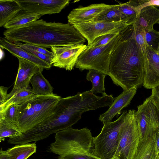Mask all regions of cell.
Returning a JSON list of instances; mask_svg holds the SVG:
<instances>
[{
  "label": "cell",
  "instance_id": "obj_40",
  "mask_svg": "<svg viewBox=\"0 0 159 159\" xmlns=\"http://www.w3.org/2000/svg\"><path fill=\"white\" fill-rule=\"evenodd\" d=\"M157 23L158 24H159V20H158V21H157Z\"/></svg>",
  "mask_w": 159,
  "mask_h": 159
},
{
  "label": "cell",
  "instance_id": "obj_39",
  "mask_svg": "<svg viewBox=\"0 0 159 159\" xmlns=\"http://www.w3.org/2000/svg\"><path fill=\"white\" fill-rule=\"evenodd\" d=\"M157 159H159V154H158L157 155Z\"/></svg>",
  "mask_w": 159,
  "mask_h": 159
},
{
  "label": "cell",
  "instance_id": "obj_29",
  "mask_svg": "<svg viewBox=\"0 0 159 159\" xmlns=\"http://www.w3.org/2000/svg\"><path fill=\"white\" fill-rule=\"evenodd\" d=\"M145 39L147 44L155 50H157L159 44V33L154 29L145 31Z\"/></svg>",
  "mask_w": 159,
  "mask_h": 159
},
{
  "label": "cell",
  "instance_id": "obj_1",
  "mask_svg": "<svg viewBox=\"0 0 159 159\" xmlns=\"http://www.w3.org/2000/svg\"><path fill=\"white\" fill-rule=\"evenodd\" d=\"M3 34L12 42H24L45 48L84 44L86 40L69 23L48 22L43 19L7 29Z\"/></svg>",
  "mask_w": 159,
  "mask_h": 159
},
{
  "label": "cell",
  "instance_id": "obj_23",
  "mask_svg": "<svg viewBox=\"0 0 159 159\" xmlns=\"http://www.w3.org/2000/svg\"><path fill=\"white\" fill-rule=\"evenodd\" d=\"M88 70L86 79L92 83V87L90 90L94 93H99L103 96L107 95L104 87L105 78L107 75L96 70Z\"/></svg>",
  "mask_w": 159,
  "mask_h": 159
},
{
  "label": "cell",
  "instance_id": "obj_34",
  "mask_svg": "<svg viewBox=\"0 0 159 159\" xmlns=\"http://www.w3.org/2000/svg\"><path fill=\"white\" fill-rule=\"evenodd\" d=\"M8 88L1 86L0 87V106L3 105L7 100Z\"/></svg>",
  "mask_w": 159,
  "mask_h": 159
},
{
  "label": "cell",
  "instance_id": "obj_7",
  "mask_svg": "<svg viewBox=\"0 0 159 159\" xmlns=\"http://www.w3.org/2000/svg\"><path fill=\"white\" fill-rule=\"evenodd\" d=\"M135 112L134 110L127 112L120 131L118 145L113 158L134 159L140 139Z\"/></svg>",
  "mask_w": 159,
  "mask_h": 159
},
{
  "label": "cell",
  "instance_id": "obj_24",
  "mask_svg": "<svg viewBox=\"0 0 159 159\" xmlns=\"http://www.w3.org/2000/svg\"><path fill=\"white\" fill-rule=\"evenodd\" d=\"M30 88L29 87L16 93L3 105L0 106V113L3 112L13 104L20 105L35 95L32 89Z\"/></svg>",
  "mask_w": 159,
  "mask_h": 159
},
{
  "label": "cell",
  "instance_id": "obj_26",
  "mask_svg": "<svg viewBox=\"0 0 159 159\" xmlns=\"http://www.w3.org/2000/svg\"><path fill=\"white\" fill-rule=\"evenodd\" d=\"M22 134L14 124L0 118V142L4 141L6 138H15L20 136Z\"/></svg>",
  "mask_w": 159,
  "mask_h": 159
},
{
  "label": "cell",
  "instance_id": "obj_6",
  "mask_svg": "<svg viewBox=\"0 0 159 159\" xmlns=\"http://www.w3.org/2000/svg\"><path fill=\"white\" fill-rule=\"evenodd\" d=\"M128 111H124L116 120L103 123L101 131L93 137L94 155L98 159H112L116 151L119 135Z\"/></svg>",
  "mask_w": 159,
  "mask_h": 159
},
{
  "label": "cell",
  "instance_id": "obj_32",
  "mask_svg": "<svg viewBox=\"0 0 159 159\" xmlns=\"http://www.w3.org/2000/svg\"><path fill=\"white\" fill-rule=\"evenodd\" d=\"M150 6H159V0H139L138 4L135 7L137 11L139 14L143 8Z\"/></svg>",
  "mask_w": 159,
  "mask_h": 159
},
{
  "label": "cell",
  "instance_id": "obj_8",
  "mask_svg": "<svg viewBox=\"0 0 159 159\" xmlns=\"http://www.w3.org/2000/svg\"><path fill=\"white\" fill-rule=\"evenodd\" d=\"M133 24V22L123 20L111 23L92 21L72 25L87 40L88 45H90L98 37L107 34L119 33L126 31Z\"/></svg>",
  "mask_w": 159,
  "mask_h": 159
},
{
  "label": "cell",
  "instance_id": "obj_11",
  "mask_svg": "<svg viewBox=\"0 0 159 159\" xmlns=\"http://www.w3.org/2000/svg\"><path fill=\"white\" fill-rule=\"evenodd\" d=\"M22 9L40 16L57 14L70 3V0H16Z\"/></svg>",
  "mask_w": 159,
  "mask_h": 159
},
{
  "label": "cell",
  "instance_id": "obj_41",
  "mask_svg": "<svg viewBox=\"0 0 159 159\" xmlns=\"http://www.w3.org/2000/svg\"><path fill=\"white\" fill-rule=\"evenodd\" d=\"M112 159H116L115 158H113Z\"/></svg>",
  "mask_w": 159,
  "mask_h": 159
},
{
  "label": "cell",
  "instance_id": "obj_9",
  "mask_svg": "<svg viewBox=\"0 0 159 159\" xmlns=\"http://www.w3.org/2000/svg\"><path fill=\"white\" fill-rule=\"evenodd\" d=\"M137 109L135 115L140 139L150 137L159 130V114L149 98Z\"/></svg>",
  "mask_w": 159,
  "mask_h": 159
},
{
  "label": "cell",
  "instance_id": "obj_22",
  "mask_svg": "<svg viewBox=\"0 0 159 159\" xmlns=\"http://www.w3.org/2000/svg\"><path fill=\"white\" fill-rule=\"evenodd\" d=\"M41 16L21 10L3 27L7 29L15 28L39 20Z\"/></svg>",
  "mask_w": 159,
  "mask_h": 159
},
{
  "label": "cell",
  "instance_id": "obj_31",
  "mask_svg": "<svg viewBox=\"0 0 159 159\" xmlns=\"http://www.w3.org/2000/svg\"><path fill=\"white\" fill-rule=\"evenodd\" d=\"M12 42L22 48H27L30 49L38 52L51 57H52V52L48 51L45 48L35 45L27 43H23L19 42Z\"/></svg>",
  "mask_w": 159,
  "mask_h": 159
},
{
  "label": "cell",
  "instance_id": "obj_4",
  "mask_svg": "<svg viewBox=\"0 0 159 159\" xmlns=\"http://www.w3.org/2000/svg\"><path fill=\"white\" fill-rule=\"evenodd\" d=\"M61 98L55 94L34 95L20 105L18 117L15 125L22 133H25L52 115Z\"/></svg>",
  "mask_w": 159,
  "mask_h": 159
},
{
  "label": "cell",
  "instance_id": "obj_12",
  "mask_svg": "<svg viewBox=\"0 0 159 159\" xmlns=\"http://www.w3.org/2000/svg\"><path fill=\"white\" fill-rule=\"evenodd\" d=\"M18 58L19 65L17 75L13 89L8 94L7 100L16 92L29 88L32 76L36 73L43 70L26 60L21 58Z\"/></svg>",
  "mask_w": 159,
  "mask_h": 159
},
{
  "label": "cell",
  "instance_id": "obj_18",
  "mask_svg": "<svg viewBox=\"0 0 159 159\" xmlns=\"http://www.w3.org/2000/svg\"><path fill=\"white\" fill-rule=\"evenodd\" d=\"M156 133L140 139L133 159H157Z\"/></svg>",
  "mask_w": 159,
  "mask_h": 159
},
{
  "label": "cell",
  "instance_id": "obj_2",
  "mask_svg": "<svg viewBox=\"0 0 159 159\" xmlns=\"http://www.w3.org/2000/svg\"><path fill=\"white\" fill-rule=\"evenodd\" d=\"M144 74L132 27L125 32L116 46L108 75L114 84L125 91L143 85Z\"/></svg>",
  "mask_w": 159,
  "mask_h": 159
},
{
  "label": "cell",
  "instance_id": "obj_30",
  "mask_svg": "<svg viewBox=\"0 0 159 159\" xmlns=\"http://www.w3.org/2000/svg\"><path fill=\"white\" fill-rule=\"evenodd\" d=\"M120 33H110L100 36L96 38L91 44L88 46L96 47L106 45Z\"/></svg>",
  "mask_w": 159,
  "mask_h": 159
},
{
  "label": "cell",
  "instance_id": "obj_3",
  "mask_svg": "<svg viewBox=\"0 0 159 159\" xmlns=\"http://www.w3.org/2000/svg\"><path fill=\"white\" fill-rule=\"evenodd\" d=\"M55 134V141L48 149L51 152L59 156L76 154L98 159L94 155L93 137L87 127L81 129L70 127Z\"/></svg>",
  "mask_w": 159,
  "mask_h": 159
},
{
  "label": "cell",
  "instance_id": "obj_38",
  "mask_svg": "<svg viewBox=\"0 0 159 159\" xmlns=\"http://www.w3.org/2000/svg\"><path fill=\"white\" fill-rule=\"evenodd\" d=\"M157 51L159 54V44Z\"/></svg>",
  "mask_w": 159,
  "mask_h": 159
},
{
  "label": "cell",
  "instance_id": "obj_20",
  "mask_svg": "<svg viewBox=\"0 0 159 159\" xmlns=\"http://www.w3.org/2000/svg\"><path fill=\"white\" fill-rule=\"evenodd\" d=\"M43 70L35 74L31 78L30 83L35 95L45 96L53 95V88L42 74Z\"/></svg>",
  "mask_w": 159,
  "mask_h": 159
},
{
  "label": "cell",
  "instance_id": "obj_13",
  "mask_svg": "<svg viewBox=\"0 0 159 159\" xmlns=\"http://www.w3.org/2000/svg\"><path fill=\"white\" fill-rule=\"evenodd\" d=\"M110 5L103 3L93 4L73 9L67 16L68 23L73 25L92 21L97 16Z\"/></svg>",
  "mask_w": 159,
  "mask_h": 159
},
{
  "label": "cell",
  "instance_id": "obj_27",
  "mask_svg": "<svg viewBox=\"0 0 159 159\" xmlns=\"http://www.w3.org/2000/svg\"><path fill=\"white\" fill-rule=\"evenodd\" d=\"M121 15L122 20L129 22H135L139 15L134 6L129 2L118 4Z\"/></svg>",
  "mask_w": 159,
  "mask_h": 159
},
{
  "label": "cell",
  "instance_id": "obj_15",
  "mask_svg": "<svg viewBox=\"0 0 159 159\" xmlns=\"http://www.w3.org/2000/svg\"><path fill=\"white\" fill-rule=\"evenodd\" d=\"M0 46L17 58H21L26 60L42 70L49 69L52 66L47 62L22 48L4 37H1L0 39Z\"/></svg>",
  "mask_w": 159,
  "mask_h": 159
},
{
  "label": "cell",
  "instance_id": "obj_14",
  "mask_svg": "<svg viewBox=\"0 0 159 159\" xmlns=\"http://www.w3.org/2000/svg\"><path fill=\"white\" fill-rule=\"evenodd\" d=\"M138 88L135 87L128 90L123 91L119 95L115 98L109 109L100 115L98 120L103 123L111 121L115 116L120 114L122 110L130 104L136 93Z\"/></svg>",
  "mask_w": 159,
  "mask_h": 159
},
{
  "label": "cell",
  "instance_id": "obj_35",
  "mask_svg": "<svg viewBox=\"0 0 159 159\" xmlns=\"http://www.w3.org/2000/svg\"><path fill=\"white\" fill-rule=\"evenodd\" d=\"M152 90V94L149 98L156 107L159 114V93Z\"/></svg>",
  "mask_w": 159,
  "mask_h": 159
},
{
  "label": "cell",
  "instance_id": "obj_25",
  "mask_svg": "<svg viewBox=\"0 0 159 159\" xmlns=\"http://www.w3.org/2000/svg\"><path fill=\"white\" fill-rule=\"evenodd\" d=\"M121 21V13L118 4H116L110 5L97 16L93 21L111 23Z\"/></svg>",
  "mask_w": 159,
  "mask_h": 159
},
{
  "label": "cell",
  "instance_id": "obj_10",
  "mask_svg": "<svg viewBox=\"0 0 159 159\" xmlns=\"http://www.w3.org/2000/svg\"><path fill=\"white\" fill-rule=\"evenodd\" d=\"M84 44L63 46H53L51 66L70 71L74 69L78 57L87 47Z\"/></svg>",
  "mask_w": 159,
  "mask_h": 159
},
{
  "label": "cell",
  "instance_id": "obj_37",
  "mask_svg": "<svg viewBox=\"0 0 159 159\" xmlns=\"http://www.w3.org/2000/svg\"><path fill=\"white\" fill-rule=\"evenodd\" d=\"M0 159H8V155L6 151L1 148L0 151Z\"/></svg>",
  "mask_w": 159,
  "mask_h": 159
},
{
  "label": "cell",
  "instance_id": "obj_21",
  "mask_svg": "<svg viewBox=\"0 0 159 159\" xmlns=\"http://www.w3.org/2000/svg\"><path fill=\"white\" fill-rule=\"evenodd\" d=\"M35 143L17 144L6 150L8 155V159H27L36 152Z\"/></svg>",
  "mask_w": 159,
  "mask_h": 159
},
{
  "label": "cell",
  "instance_id": "obj_33",
  "mask_svg": "<svg viewBox=\"0 0 159 159\" xmlns=\"http://www.w3.org/2000/svg\"><path fill=\"white\" fill-rule=\"evenodd\" d=\"M58 159H93L92 157L87 155L76 154H69L59 155Z\"/></svg>",
  "mask_w": 159,
  "mask_h": 159
},
{
  "label": "cell",
  "instance_id": "obj_5",
  "mask_svg": "<svg viewBox=\"0 0 159 159\" xmlns=\"http://www.w3.org/2000/svg\"><path fill=\"white\" fill-rule=\"evenodd\" d=\"M126 31L120 33L106 45L96 47L87 45V48L78 57L75 67L80 71L93 69L108 75L114 48Z\"/></svg>",
  "mask_w": 159,
  "mask_h": 159
},
{
  "label": "cell",
  "instance_id": "obj_19",
  "mask_svg": "<svg viewBox=\"0 0 159 159\" xmlns=\"http://www.w3.org/2000/svg\"><path fill=\"white\" fill-rule=\"evenodd\" d=\"M21 10L16 0H0V27H3Z\"/></svg>",
  "mask_w": 159,
  "mask_h": 159
},
{
  "label": "cell",
  "instance_id": "obj_16",
  "mask_svg": "<svg viewBox=\"0 0 159 159\" xmlns=\"http://www.w3.org/2000/svg\"><path fill=\"white\" fill-rule=\"evenodd\" d=\"M147 48L150 68L149 73L144 77L143 85L147 89H152L159 86V54L147 44Z\"/></svg>",
  "mask_w": 159,
  "mask_h": 159
},
{
  "label": "cell",
  "instance_id": "obj_42",
  "mask_svg": "<svg viewBox=\"0 0 159 159\" xmlns=\"http://www.w3.org/2000/svg\"><path fill=\"white\" fill-rule=\"evenodd\" d=\"M158 33H159V31H158Z\"/></svg>",
  "mask_w": 159,
  "mask_h": 159
},
{
  "label": "cell",
  "instance_id": "obj_28",
  "mask_svg": "<svg viewBox=\"0 0 159 159\" xmlns=\"http://www.w3.org/2000/svg\"><path fill=\"white\" fill-rule=\"evenodd\" d=\"M19 109L20 105L13 104L3 112L0 113V118L15 125L18 118Z\"/></svg>",
  "mask_w": 159,
  "mask_h": 159
},
{
  "label": "cell",
  "instance_id": "obj_17",
  "mask_svg": "<svg viewBox=\"0 0 159 159\" xmlns=\"http://www.w3.org/2000/svg\"><path fill=\"white\" fill-rule=\"evenodd\" d=\"M159 20V9L154 6L143 8L140 12L133 27L143 29L145 31L153 30L154 25Z\"/></svg>",
  "mask_w": 159,
  "mask_h": 159
},
{
  "label": "cell",
  "instance_id": "obj_36",
  "mask_svg": "<svg viewBox=\"0 0 159 159\" xmlns=\"http://www.w3.org/2000/svg\"><path fill=\"white\" fill-rule=\"evenodd\" d=\"M156 148L158 155L159 151V130L157 131L156 133Z\"/></svg>",
  "mask_w": 159,
  "mask_h": 159
}]
</instances>
